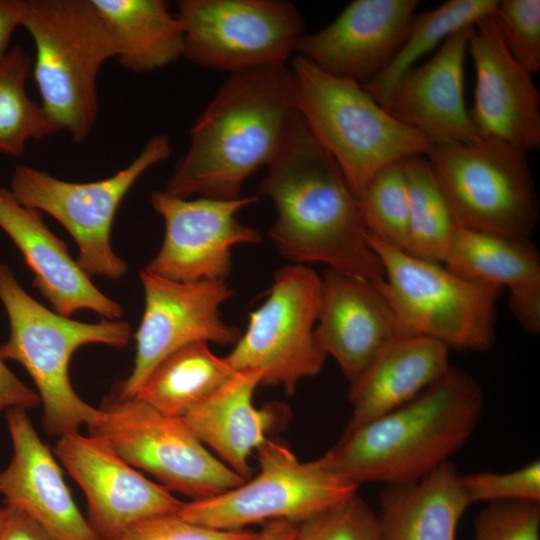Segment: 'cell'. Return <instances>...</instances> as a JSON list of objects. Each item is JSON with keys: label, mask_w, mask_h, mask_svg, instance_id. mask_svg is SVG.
Listing matches in <instances>:
<instances>
[{"label": "cell", "mask_w": 540, "mask_h": 540, "mask_svg": "<svg viewBox=\"0 0 540 540\" xmlns=\"http://www.w3.org/2000/svg\"><path fill=\"white\" fill-rule=\"evenodd\" d=\"M409 199L407 253L443 264L460 228L425 155L403 160Z\"/></svg>", "instance_id": "f546056e"}, {"label": "cell", "mask_w": 540, "mask_h": 540, "mask_svg": "<svg viewBox=\"0 0 540 540\" xmlns=\"http://www.w3.org/2000/svg\"><path fill=\"white\" fill-rule=\"evenodd\" d=\"M236 370L205 342L188 344L165 357L134 397L158 412L183 418L223 386Z\"/></svg>", "instance_id": "83f0119b"}, {"label": "cell", "mask_w": 540, "mask_h": 540, "mask_svg": "<svg viewBox=\"0 0 540 540\" xmlns=\"http://www.w3.org/2000/svg\"><path fill=\"white\" fill-rule=\"evenodd\" d=\"M263 375L259 370L236 371L182 418L217 458L245 480L252 475V451L266 440V433L274 424L273 409H259L252 402Z\"/></svg>", "instance_id": "d4e9b609"}, {"label": "cell", "mask_w": 540, "mask_h": 540, "mask_svg": "<svg viewBox=\"0 0 540 540\" xmlns=\"http://www.w3.org/2000/svg\"><path fill=\"white\" fill-rule=\"evenodd\" d=\"M170 154L168 136L155 135L125 168L91 182L65 181L19 165L12 173L9 190L21 204L49 214L70 233L79 249L76 262L86 275L117 280L128 270L110 242L117 209L138 178Z\"/></svg>", "instance_id": "30bf717a"}, {"label": "cell", "mask_w": 540, "mask_h": 540, "mask_svg": "<svg viewBox=\"0 0 540 540\" xmlns=\"http://www.w3.org/2000/svg\"><path fill=\"white\" fill-rule=\"evenodd\" d=\"M256 451L260 470L255 477L216 496L183 502L176 514L222 530L277 519L300 524L357 494L358 485L320 458L300 461L286 445L267 438Z\"/></svg>", "instance_id": "9c48e42d"}, {"label": "cell", "mask_w": 540, "mask_h": 540, "mask_svg": "<svg viewBox=\"0 0 540 540\" xmlns=\"http://www.w3.org/2000/svg\"><path fill=\"white\" fill-rule=\"evenodd\" d=\"M0 301L9 320V337L0 345V358L20 363L37 387L43 404V428L48 434L78 432L90 426L99 408L73 389L69 363L83 345L124 347L131 338L128 322L102 320L85 323L51 311L31 297L12 270L0 263Z\"/></svg>", "instance_id": "5b68a950"}, {"label": "cell", "mask_w": 540, "mask_h": 540, "mask_svg": "<svg viewBox=\"0 0 540 540\" xmlns=\"http://www.w3.org/2000/svg\"><path fill=\"white\" fill-rule=\"evenodd\" d=\"M297 110L334 159L357 198L383 168L425 155L431 142L391 116L361 84L329 74L307 58L291 61Z\"/></svg>", "instance_id": "277c9868"}, {"label": "cell", "mask_w": 540, "mask_h": 540, "mask_svg": "<svg viewBox=\"0 0 540 540\" xmlns=\"http://www.w3.org/2000/svg\"><path fill=\"white\" fill-rule=\"evenodd\" d=\"M483 406L480 384L452 367L404 405L345 430L320 459L358 486L413 482L450 461L471 437Z\"/></svg>", "instance_id": "3957f363"}, {"label": "cell", "mask_w": 540, "mask_h": 540, "mask_svg": "<svg viewBox=\"0 0 540 540\" xmlns=\"http://www.w3.org/2000/svg\"><path fill=\"white\" fill-rule=\"evenodd\" d=\"M33 66L23 47L16 45L0 60V153L20 157L29 140L59 131L41 105L26 93Z\"/></svg>", "instance_id": "4dcf8cb0"}, {"label": "cell", "mask_w": 540, "mask_h": 540, "mask_svg": "<svg viewBox=\"0 0 540 540\" xmlns=\"http://www.w3.org/2000/svg\"><path fill=\"white\" fill-rule=\"evenodd\" d=\"M472 27L450 35L430 60L406 72L381 105L423 134L432 146L481 140L464 99V65Z\"/></svg>", "instance_id": "d6986e66"}, {"label": "cell", "mask_w": 540, "mask_h": 540, "mask_svg": "<svg viewBox=\"0 0 540 540\" xmlns=\"http://www.w3.org/2000/svg\"><path fill=\"white\" fill-rule=\"evenodd\" d=\"M357 203L367 233L407 252L409 199L403 160L380 170L359 194Z\"/></svg>", "instance_id": "1f68e13d"}, {"label": "cell", "mask_w": 540, "mask_h": 540, "mask_svg": "<svg viewBox=\"0 0 540 540\" xmlns=\"http://www.w3.org/2000/svg\"><path fill=\"white\" fill-rule=\"evenodd\" d=\"M297 527L298 524L288 520H272L265 523L254 540H293Z\"/></svg>", "instance_id": "60d3db41"}, {"label": "cell", "mask_w": 540, "mask_h": 540, "mask_svg": "<svg viewBox=\"0 0 540 540\" xmlns=\"http://www.w3.org/2000/svg\"><path fill=\"white\" fill-rule=\"evenodd\" d=\"M53 450L84 492L87 520L100 540H112L139 520L175 514L183 503L98 437L79 431L63 434Z\"/></svg>", "instance_id": "2e32d148"}, {"label": "cell", "mask_w": 540, "mask_h": 540, "mask_svg": "<svg viewBox=\"0 0 540 540\" xmlns=\"http://www.w3.org/2000/svg\"><path fill=\"white\" fill-rule=\"evenodd\" d=\"M140 281L145 308L135 333L133 369L115 393L120 397H134L150 372L174 351L195 342L235 345L241 336L219 313L234 293L225 281L180 282L146 270L140 272Z\"/></svg>", "instance_id": "5bb4252c"}, {"label": "cell", "mask_w": 540, "mask_h": 540, "mask_svg": "<svg viewBox=\"0 0 540 540\" xmlns=\"http://www.w3.org/2000/svg\"><path fill=\"white\" fill-rule=\"evenodd\" d=\"M321 301L322 278L316 272L302 264L280 268L227 361L236 371H262V384L294 393L296 385L319 374L325 362L314 336Z\"/></svg>", "instance_id": "7c38bea8"}, {"label": "cell", "mask_w": 540, "mask_h": 540, "mask_svg": "<svg viewBox=\"0 0 540 540\" xmlns=\"http://www.w3.org/2000/svg\"><path fill=\"white\" fill-rule=\"evenodd\" d=\"M183 56L230 74L286 65L304 35L300 12L281 0H181Z\"/></svg>", "instance_id": "4fadbf2b"}, {"label": "cell", "mask_w": 540, "mask_h": 540, "mask_svg": "<svg viewBox=\"0 0 540 540\" xmlns=\"http://www.w3.org/2000/svg\"><path fill=\"white\" fill-rule=\"evenodd\" d=\"M107 27L115 57L126 70L151 72L184 53V31L163 0H91Z\"/></svg>", "instance_id": "4316f807"}, {"label": "cell", "mask_w": 540, "mask_h": 540, "mask_svg": "<svg viewBox=\"0 0 540 540\" xmlns=\"http://www.w3.org/2000/svg\"><path fill=\"white\" fill-rule=\"evenodd\" d=\"M475 67L474 103L468 109L481 139H494L525 153L540 148V93L507 50L492 15L479 20L468 37Z\"/></svg>", "instance_id": "e0dca14e"}, {"label": "cell", "mask_w": 540, "mask_h": 540, "mask_svg": "<svg viewBox=\"0 0 540 540\" xmlns=\"http://www.w3.org/2000/svg\"><path fill=\"white\" fill-rule=\"evenodd\" d=\"M5 513H6V507L0 508V531H1L3 521L5 518Z\"/></svg>", "instance_id": "b9f144b4"}, {"label": "cell", "mask_w": 540, "mask_h": 540, "mask_svg": "<svg viewBox=\"0 0 540 540\" xmlns=\"http://www.w3.org/2000/svg\"><path fill=\"white\" fill-rule=\"evenodd\" d=\"M419 0H354L321 30L304 34L296 52L323 71L364 84L391 62Z\"/></svg>", "instance_id": "ac0fdd59"}, {"label": "cell", "mask_w": 540, "mask_h": 540, "mask_svg": "<svg viewBox=\"0 0 540 540\" xmlns=\"http://www.w3.org/2000/svg\"><path fill=\"white\" fill-rule=\"evenodd\" d=\"M496 3L497 0H448L434 9L415 13L391 62L361 86L382 105L395 84L422 56L453 33L492 15Z\"/></svg>", "instance_id": "f1b7e54d"}, {"label": "cell", "mask_w": 540, "mask_h": 540, "mask_svg": "<svg viewBox=\"0 0 540 540\" xmlns=\"http://www.w3.org/2000/svg\"><path fill=\"white\" fill-rule=\"evenodd\" d=\"M88 429L131 466L191 500L213 497L245 482L182 418L164 415L136 397L115 394L99 408Z\"/></svg>", "instance_id": "8fae6325"}, {"label": "cell", "mask_w": 540, "mask_h": 540, "mask_svg": "<svg viewBox=\"0 0 540 540\" xmlns=\"http://www.w3.org/2000/svg\"><path fill=\"white\" fill-rule=\"evenodd\" d=\"M493 17L513 58L530 74L540 70V0H497Z\"/></svg>", "instance_id": "836d02e7"}, {"label": "cell", "mask_w": 540, "mask_h": 540, "mask_svg": "<svg viewBox=\"0 0 540 540\" xmlns=\"http://www.w3.org/2000/svg\"><path fill=\"white\" fill-rule=\"evenodd\" d=\"M460 479L470 503H540L539 460L511 472L482 471L461 475Z\"/></svg>", "instance_id": "e575fe53"}, {"label": "cell", "mask_w": 540, "mask_h": 540, "mask_svg": "<svg viewBox=\"0 0 540 540\" xmlns=\"http://www.w3.org/2000/svg\"><path fill=\"white\" fill-rule=\"evenodd\" d=\"M460 476L447 461L416 481L385 485L377 515L380 540H456L471 504Z\"/></svg>", "instance_id": "484cf974"}, {"label": "cell", "mask_w": 540, "mask_h": 540, "mask_svg": "<svg viewBox=\"0 0 540 540\" xmlns=\"http://www.w3.org/2000/svg\"><path fill=\"white\" fill-rule=\"evenodd\" d=\"M40 404L38 393L25 385L0 358V414L10 408L27 411Z\"/></svg>", "instance_id": "74e56055"}, {"label": "cell", "mask_w": 540, "mask_h": 540, "mask_svg": "<svg viewBox=\"0 0 540 540\" xmlns=\"http://www.w3.org/2000/svg\"><path fill=\"white\" fill-rule=\"evenodd\" d=\"M367 240L384 271L377 290L392 309L401 336L433 339L450 350L481 352L493 346L503 288L463 278L369 233Z\"/></svg>", "instance_id": "52a82bcc"}, {"label": "cell", "mask_w": 540, "mask_h": 540, "mask_svg": "<svg viewBox=\"0 0 540 540\" xmlns=\"http://www.w3.org/2000/svg\"><path fill=\"white\" fill-rule=\"evenodd\" d=\"M425 157L460 227L530 239L539 201L527 153L481 139L432 146Z\"/></svg>", "instance_id": "ba28073f"}, {"label": "cell", "mask_w": 540, "mask_h": 540, "mask_svg": "<svg viewBox=\"0 0 540 540\" xmlns=\"http://www.w3.org/2000/svg\"><path fill=\"white\" fill-rule=\"evenodd\" d=\"M24 0H0V60L8 53L13 32L21 26Z\"/></svg>", "instance_id": "ab89813d"}, {"label": "cell", "mask_w": 540, "mask_h": 540, "mask_svg": "<svg viewBox=\"0 0 540 540\" xmlns=\"http://www.w3.org/2000/svg\"><path fill=\"white\" fill-rule=\"evenodd\" d=\"M5 507L0 540H59L26 512L11 506Z\"/></svg>", "instance_id": "f35d334b"}, {"label": "cell", "mask_w": 540, "mask_h": 540, "mask_svg": "<svg viewBox=\"0 0 540 540\" xmlns=\"http://www.w3.org/2000/svg\"><path fill=\"white\" fill-rule=\"evenodd\" d=\"M317 322V344L337 361L350 384L401 336L392 309L374 285L332 269L322 277Z\"/></svg>", "instance_id": "7402d4cb"}, {"label": "cell", "mask_w": 540, "mask_h": 540, "mask_svg": "<svg viewBox=\"0 0 540 540\" xmlns=\"http://www.w3.org/2000/svg\"><path fill=\"white\" fill-rule=\"evenodd\" d=\"M450 349L425 337L398 336L350 384L352 415L345 430L377 419L409 402L452 368Z\"/></svg>", "instance_id": "cb8c5ba5"}, {"label": "cell", "mask_w": 540, "mask_h": 540, "mask_svg": "<svg viewBox=\"0 0 540 540\" xmlns=\"http://www.w3.org/2000/svg\"><path fill=\"white\" fill-rule=\"evenodd\" d=\"M250 529L222 530L189 522L175 514L139 520L112 540H254Z\"/></svg>", "instance_id": "8d00e7d4"}, {"label": "cell", "mask_w": 540, "mask_h": 540, "mask_svg": "<svg viewBox=\"0 0 540 540\" xmlns=\"http://www.w3.org/2000/svg\"><path fill=\"white\" fill-rule=\"evenodd\" d=\"M257 199L189 200L155 191L150 203L164 220L165 234L160 250L144 270L180 282L225 281L232 267V248L261 241L257 230L236 218L241 209Z\"/></svg>", "instance_id": "9a60e30c"}, {"label": "cell", "mask_w": 540, "mask_h": 540, "mask_svg": "<svg viewBox=\"0 0 540 540\" xmlns=\"http://www.w3.org/2000/svg\"><path fill=\"white\" fill-rule=\"evenodd\" d=\"M21 27L34 42L41 107L59 130L82 142L97 117L99 71L115 58L107 27L91 0H24Z\"/></svg>", "instance_id": "8992f818"}, {"label": "cell", "mask_w": 540, "mask_h": 540, "mask_svg": "<svg viewBox=\"0 0 540 540\" xmlns=\"http://www.w3.org/2000/svg\"><path fill=\"white\" fill-rule=\"evenodd\" d=\"M293 540H380L378 516L356 494L298 524Z\"/></svg>", "instance_id": "d6a6232c"}, {"label": "cell", "mask_w": 540, "mask_h": 540, "mask_svg": "<svg viewBox=\"0 0 540 540\" xmlns=\"http://www.w3.org/2000/svg\"><path fill=\"white\" fill-rule=\"evenodd\" d=\"M474 531V540H540V503H487Z\"/></svg>", "instance_id": "d590c367"}, {"label": "cell", "mask_w": 540, "mask_h": 540, "mask_svg": "<svg viewBox=\"0 0 540 540\" xmlns=\"http://www.w3.org/2000/svg\"><path fill=\"white\" fill-rule=\"evenodd\" d=\"M258 193L275 207L268 235L282 256L296 264H325L376 288L383 283L357 198L298 111Z\"/></svg>", "instance_id": "6da1fadb"}, {"label": "cell", "mask_w": 540, "mask_h": 540, "mask_svg": "<svg viewBox=\"0 0 540 540\" xmlns=\"http://www.w3.org/2000/svg\"><path fill=\"white\" fill-rule=\"evenodd\" d=\"M297 111L287 65L230 74L193 124L189 148L164 191L180 198H241L246 179L278 155Z\"/></svg>", "instance_id": "7a4b0ae2"}, {"label": "cell", "mask_w": 540, "mask_h": 540, "mask_svg": "<svg viewBox=\"0 0 540 540\" xmlns=\"http://www.w3.org/2000/svg\"><path fill=\"white\" fill-rule=\"evenodd\" d=\"M443 264L463 278L506 287L509 309L521 327L540 332V256L530 239L460 227Z\"/></svg>", "instance_id": "603a6c76"}, {"label": "cell", "mask_w": 540, "mask_h": 540, "mask_svg": "<svg viewBox=\"0 0 540 540\" xmlns=\"http://www.w3.org/2000/svg\"><path fill=\"white\" fill-rule=\"evenodd\" d=\"M27 411L6 410L12 458L0 471V495L59 540H100L83 517L67 487L61 468L35 431Z\"/></svg>", "instance_id": "ffe728a7"}, {"label": "cell", "mask_w": 540, "mask_h": 540, "mask_svg": "<svg viewBox=\"0 0 540 540\" xmlns=\"http://www.w3.org/2000/svg\"><path fill=\"white\" fill-rule=\"evenodd\" d=\"M0 228L33 273V286L56 313L70 317L86 309L106 320L121 318L122 306L91 282L65 242L46 225L42 212L21 204L5 187H0Z\"/></svg>", "instance_id": "44dd1931"}]
</instances>
